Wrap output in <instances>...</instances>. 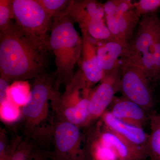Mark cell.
Segmentation results:
<instances>
[{"mask_svg":"<svg viewBox=\"0 0 160 160\" xmlns=\"http://www.w3.org/2000/svg\"><path fill=\"white\" fill-rule=\"evenodd\" d=\"M38 1L49 14L52 23L69 15L74 2V0H38Z\"/></svg>","mask_w":160,"mask_h":160,"instance_id":"18","label":"cell"},{"mask_svg":"<svg viewBox=\"0 0 160 160\" xmlns=\"http://www.w3.org/2000/svg\"><path fill=\"white\" fill-rule=\"evenodd\" d=\"M69 15L78 25L81 32L93 39L101 41L112 37L106 26L102 3L95 0H74Z\"/></svg>","mask_w":160,"mask_h":160,"instance_id":"10","label":"cell"},{"mask_svg":"<svg viewBox=\"0 0 160 160\" xmlns=\"http://www.w3.org/2000/svg\"><path fill=\"white\" fill-rule=\"evenodd\" d=\"M9 87V82L3 78L0 77V104L8 100Z\"/></svg>","mask_w":160,"mask_h":160,"instance_id":"25","label":"cell"},{"mask_svg":"<svg viewBox=\"0 0 160 160\" xmlns=\"http://www.w3.org/2000/svg\"><path fill=\"white\" fill-rule=\"evenodd\" d=\"M108 111L118 119L144 128L149 122V114L137 104L125 97H115Z\"/></svg>","mask_w":160,"mask_h":160,"instance_id":"15","label":"cell"},{"mask_svg":"<svg viewBox=\"0 0 160 160\" xmlns=\"http://www.w3.org/2000/svg\"><path fill=\"white\" fill-rule=\"evenodd\" d=\"M12 18L21 29L48 43L52 21L38 0H11Z\"/></svg>","mask_w":160,"mask_h":160,"instance_id":"8","label":"cell"},{"mask_svg":"<svg viewBox=\"0 0 160 160\" xmlns=\"http://www.w3.org/2000/svg\"><path fill=\"white\" fill-rule=\"evenodd\" d=\"M0 105L1 118L5 122H14L22 116V111L19 106L10 100H6Z\"/></svg>","mask_w":160,"mask_h":160,"instance_id":"20","label":"cell"},{"mask_svg":"<svg viewBox=\"0 0 160 160\" xmlns=\"http://www.w3.org/2000/svg\"><path fill=\"white\" fill-rule=\"evenodd\" d=\"M33 150V145L30 141L26 139L22 140L12 155L11 160H27Z\"/></svg>","mask_w":160,"mask_h":160,"instance_id":"23","label":"cell"},{"mask_svg":"<svg viewBox=\"0 0 160 160\" xmlns=\"http://www.w3.org/2000/svg\"><path fill=\"white\" fill-rule=\"evenodd\" d=\"M55 74L45 73L34 78L28 102L22 107V120L26 134L29 136L43 135L40 127L48 115L49 102L55 92Z\"/></svg>","mask_w":160,"mask_h":160,"instance_id":"5","label":"cell"},{"mask_svg":"<svg viewBox=\"0 0 160 160\" xmlns=\"http://www.w3.org/2000/svg\"><path fill=\"white\" fill-rule=\"evenodd\" d=\"M48 47L54 55L57 86L66 85L73 78L76 64L82 54V39L69 15L52 23Z\"/></svg>","mask_w":160,"mask_h":160,"instance_id":"3","label":"cell"},{"mask_svg":"<svg viewBox=\"0 0 160 160\" xmlns=\"http://www.w3.org/2000/svg\"><path fill=\"white\" fill-rule=\"evenodd\" d=\"M100 142L112 151L120 160H146L122 138L107 127L102 120L92 128Z\"/></svg>","mask_w":160,"mask_h":160,"instance_id":"13","label":"cell"},{"mask_svg":"<svg viewBox=\"0 0 160 160\" xmlns=\"http://www.w3.org/2000/svg\"><path fill=\"white\" fill-rule=\"evenodd\" d=\"M135 8L141 16L156 12L160 9V0H140L133 2Z\"/></svg>","mask_w":160,"mask_h":160,"instance_id":"22","label":"cell"},{"mask_svg":"<svg viewBox=\"0 0 160 160\" xmlns=\"http://www.w3.org/2000/svg\"><path fill=\"white\" fill-rule=\"evenodd\" d=\"M31 88L26 81H17L12 83L9 87L8 99L18 106H24L30 97Z\"/></svg>","mask_w":160,"mask_h":160,"instance_id":"19","label":"cell"},{"mask_svg":"<svg viewBox=\"0 0 160 160\" xmlns=\"http://www.w3.org/2000/svg\"><path fill=\"white\" fill-rule=\"evenodd\" d=\"M92 91L79 69L66 85L62 94L57 90L52 99L56 117L64 119L80 128L89 126V102Z\"/></svg>","mask_w":160,"mask_h":160,"instance_id":"4","label":"cell"},{"mask_svg":"<svg viewBox=\"0 0 160 160\" xmlns=\"http://www.w3.org/2000/svg\"><path fill=\"white\" fill-rule=\"evenodd\" d=\"M150 132L148 146L149 160H160V111L149 114Z\"/></svg>","mask_w":160,"mask_h":160,"instance_id":"17","label":"cell"},{"mask_svg":"<svg viewBox=\"0 0 160 160\" xmlns=\"http://www.w3.org/2000/svg\"><path fill=\"white\" fill-rule=\"evenodd\" d=\"M150 84L142 69L127 60L122 59L119 91L148 113L154 111V98Z\"/></svg>","mask_w":160,"mask_h":160,"instance_id":"7","label":"cell"},{"mask_svg":"<svg viewBox=\"0 0 160 160\" xmlns=\"http://www.w3.org/2000/svg\"><path fill=\"white\" fill-rule=\"evenodd\" d=\"M100 118L105 125L119 135L138 153L148 158L149 135L143 128L118 119L107 110Z\"/></svg>","mask_w":160,"mask_h":160,"instance_id":"12","label":"cell"},{"mask_svg":"<svg viewBox=\"0 0 160 160\" xmlns=\"http://www.w3.org/2000/svg\"><path fill=\"white\" fill-rule=\"evenodd\" d=\"M22 140V138L18 135L13 138L8 144L3 156L0 157V160H11L14 151Z\"/></svg>","mask_w":160,"mask_h":160,"instance_id":"24","label":"cell"},{"mask_svg":"<svg viewBox=\"0 0 160 160\" xmlns=\"http://www.w3.org/2000/svg\"><path fill=\"white\" fill-rule=\"evenodd\" d=\"M12 18L11 0L0 1V31L8 28Z\"/></svg>","mask_w":160,"mask_h":160,"instance_id":"21","label":"cell"},{"mask_svg":"<svg viewBox=\"0 0 160 160\" xmlns=\"http://www.w3.org/2000/svg\"><path fill=\"white\" fill-rule=\"evenodd\" d=\"M82 50L80 63L81 72L89 87L100 82L105 72L98 62L96 47L94 39L82 32Z\"/></svg>","mask_w":160,"mask_h":160,"instance_id":"14","label":"cell"},{"mask_svg":"<svg viewBox=\"0 0 160 160\" xmlns=\"http://www.w3.org/2000/svg\"><path fill=\"white\" fill-rule=\"evenodd\" d=\"M49 49L48 42L11 22L7 29L0 31L1 78L14 82L44 74Z\"/></svg>","mask_w":160,"mask_h":160,"instance_id":"1","label":"cell"},{"mask_svg":"<svg viewBox=\"0 0 160 160\" xmlns=\"http://www.w3.org/2000/svg\"><path fill=\"white\" fill-rule=\"evenodd\" d=\"M54 149L51 160H86L82 135L80 127L62 118L56 117L52 126Z\"/></svg>","mask_w":160,"mask_h":160,"instance_id":"9","label":"cell"},{"mask_svg":"<svg viewBox=\"0 0 160 160\" xmlns=\"http://www.w3.org/2000/svg\"><path fill=\"white\" fill-rule=\"evenodd\" d=\"M106 26L112 36L128 45L141 16L131 0H108L104 3Z\"/></svg>","mask_w":160,"mask_h":160,"instance_id":"6","label":"cell"},{"mask_svg":"<svg viewBox=\"0 0 160 160\" xmlns=\"http://www.w3.org/2000/svg\"><path fill=\"white\" fill-rule=\"evenodd\" d=\"M7 137L6 131L4 129H1L0 134V157H2L5 153L6 148L8 146Z\"/></svg>","mask_w":160,"mask_h":160,"instance_id":"26","label":"cell"},{"mask_svg":"<svg viewBox=\"0 0 160 160\" xmlns=\"http://www.w3.org/2000/svg\"><path fill=\"white\" fill-rule=\"evenodd\" d=\"M94 41L98 62L105 74L120 69L127 45L112 37L107 39Z\"/></svg>","mask_w":160,"mask_h":160,"instance_id":"16","label":"cell"},{"mask_svg":"<svg viewBox=\"0 0 160 160\" xmlns=\"http://www.w3.org/2000/svg\"><path fill=\"white\" fill-rule=\"evenodd\" d=\"M141 68L150 83L160 79V20L156 12L142 16L122 56Z\"/></svg>","mask_w":160,"mask_h":160,"instance_id":"2","label":"cell"},{"mask_svg":"<svg viewBox=\"0 0 160 160\" xmlns=\"http://www.w3.org/2000/svg\"><path fill=\"white\" fill-rule=\"evenodd\" d=\"M120 69L105 73L99 85L92 92L89 102V126L100 118L111 105L119 90Z\"/></svg>","mask_w":160,"mask_h":160,"instance_id":"11","label":"cell"}]
</instances>
